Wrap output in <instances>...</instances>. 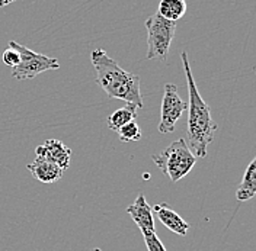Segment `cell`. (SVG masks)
Instances as JSON below:
<instances>
[{"mask_svg": "<svg viewBox=\"0 0 256 251\" xmlns=\"http://www.w3.org/2000/svg\"><path fill=\"white\" fill-rule=\"evenodd\" d=\"M180 60L184 64L185 76L188 81V125H186V144L196 158H204L207 156L208 145L214 140V134L217 131V124L211 118V112L207 102L201 97L195 80L191 73V67L188 61L186 49L182 51Z\"/></svg>", "mask_w": 256, "mask_h": 251, "instance_id": "6da1fadb", "label": "cell"}, {"mask_svg": "<svg viewBox=\"0 0 256 251\" xmlns=\"http://www.w3.org/2000/svg\"><path fill=\"white\" fill-rule=\"evenodd\" d=\"M96 71V81L104 92L112 99L124 100L137 109L143 108V96L140 92V77L126 71L105 49L96 48L90 54Z\"/></svg>", "mask_w": 256, "mask_h": 251, "instance_id": "7a4b0ae2", "label": "cell"}, {"mask_svg": "<svg viewBox=\"0 0 256 251\" xmlns=\"http://www.w3.org/2000/svg\"><path fill=\"white\" fill-rule=\"evenodd\" d=\"M152 160L159 167L160 172L168 176L174 183L190 174L196 163V157L192 154L184 138L174 141L159 154H153Z\"/></svg>", "mask_w": 256, "mask_h": 251, "instance_id": "3957f363", "label": "cell"}, {"mask_svg": "<svg viewBox=\"0 0 256 251\" xmlns=\"http://www.w3.org/2000/svg\"><path fill=\"white\" fill-rule=\"evenodd\" d=\"M147 28V58L156 61H166L170 44L175 38L176 23L170 22L159 13L152 15L146 20Z\"/></svg>", "mask_w": 256, "mask_h": 251, "instance_id": "277c9868", "label": "cell"}, {"mask_svg": "<svg viewBox=\"0 0 256 251\" xmlns=\"http://www.w3.org/2000/svg\"><path fill=\"white\" fill-rule=\"evenodd\" d=\"M9 45L15 47L19 51V55H20V60H19L18 65L12 67V77H15L16 80L22 81V80L34 79L44 71L60 68V63L52 57L38 54L28 47H25V45L18 44L16 41H10Z\"/></svg>", "mask_w": 256, "mask_h": 251, "instance_id": "5b68a950", "label": "cell"}, {"mask_svg": "<svg viewBox=\"0 0 256 251\" xmlns=\"http://www.w3.org/2000/svg\"><path fill=\"white\" fill-rule=\"evenodd\" d=\"M188 105L180 99L178 93V87L174 83L164 84L163 99H162V110H160V124L158 126L160 134H170L175 131L178 121L182 113L186 110Z\"/></svg>", "mask_w": 256, "mask_h": 251, "instance_id": "8992f818", "label": "cell"}, {"mask_svg": "<svg viewBox=\"0 0 256 251\" xmlns=\"http://www.w3.org/2000/svg\"><path fill=\"white\" fill-rule=\"evenodd\" d=\"M35 154L38 157H42L57 164L62 170H67L70 167V160H72V150L58 140H47L42 145L36 147Z\"/></svg>", "mask_w": 256, "mask_h": 251, "instance_id": "52a82bcc", "label": "cell"}, {"mask_svg": "<svg viewBox=\"0 0 256 251\" xmlns=\"http://www.w3.org/2000/svg\"><path fill=\"white\" fill-rule=\"evenodd\" d=\"M127 214L132 218V221L137 224V227L140 228V231L146 234H152L156 233L154 228V218H153V209L152 206L147 204L146 196L143 193H140L136 199V202L130 205L127 209Z\"/></svg>", "mask_w": 256, "mask_h": 251, "instance_id": "ba28073f", "label": "cell"}, {"mask_svg": "<svg viewBox=\"0 0 256 251\" xmlns=\"http://www.w3.org/2000/svg\"><path fill=\"white\" fill-rule=\"evenodd\" d=\"M153 212H156L159 221L168 228L170 230L172 233H175L178 236L185 237L190 231V224L184 220L178 212H175L170 206L168 204H159L154 205L153 208Z\"/></svg>", "mask_w": 256, "mask_h": 251, "instance_id": "9c48e42d", "label": "cell"}, {"mask_svg": "<svg viewBox=\"0 0 256 251\" xmlns=\"http://www.w3.org/2000/svg\"><path fill=\"white\" fill-rule=\"evenodd\" d=\"M28 170L32 173V176L40 180L41 183H54L58 182L63 177L64 170H62L57 164L48 161L42 157H35L31 164H28Z\"/></svg>", "mask_w": 256, "mask_h": 251, "instance_id": "30bf717a", "label": "cell"}, {"mask_svg": "<svg viewBox=\"0 0 256 251\" xmlns=\"http://www.w3.org/2000/svg\"><path fill=\"white\" fill-rule=\"evenodd\" d=\"M256 193V158H254L243 176V180L236 190V198L240 202L250 201Z\"/></svg>", "mask_w": 256, "mask_h": 251, "instance_id": "8fae6325", "label": "cell"}, {"mask_svg": "<svg viewBox=\"0 0 256 251\" xmlns=\"http://www.w3.org/2000/svg\"><path fill=\"white\" fill-rule=\"evenodd\" d=\"M158 13L170 22H176L186 13V1L185 0H160Z\"/></svg>", "mask_w": 256, "mask_h": 251, "instance_id": "7c38bea8", "label": "cell"}, {"mask_svg": "<svg viewBox=\"0 0 256 251\" xmlns=\"http://www.w3.org/2000/svg\"><path fill=\"white\" fill-rule=\"evenodd\" d=\"M137 110L138 109L136 106H132V105H127V106H124L121 109L115 110L111 116L108 118V126H110V129L116 132L121 126H124L128 122H131V121H136Z\"/></svg>", "mask_w": 256, "mask_h": 251, "instance_id": "4fadbf2b", "label": "cell"}, {"mask_svg": "<svg viewBox=\"0 0 256 251\" xmlns=\"http://www.w3.org/2000/svg\"><path fill=\"white\" fill-rule=\"evenodd\" d=\"M116 132H118L120 140L122 142L138 141L142 138V129H140V125L136 121H131L124 126H121Z\"/></svg>", "mask_w": 256, "mask_h": 251, "instance_id": "5bb4252c", "label": "cell"}, {"mask_svg": "<svg viewBox=\"0 0 256 251\" xmlns=\"http://www.w3.org/2000/svg\"><path fill=\"white\" fill-rule=\"evenodd\" d=\"M144 237V243H146V247L148 251H166L163 243L159 240V237L156 236V233H152V234H146Z\"/></svg>", "mask_w": 256, "mask_h": 251, "instance_id": "9a60e30c", "label": "cell"}, {"mask_svg": "<svg viewBox=\"0 0 256 251\" xmlns=\"http://www.w3.org/2000/svg\"><path fill=\"white\" fill-rule=\"evenodd\" d=\"M20 60V55H19V51L15 47L9 45V48L3 52V63L9 67H15Z\"/></svg>", "mask_w": 256, "mask_h": 251, "instance_id": "2e32d148", "label": "cell"}, {"mask_svg": "<svg viewBox=\"0 0 256 251\" xmlns=\"http://www.w3.org/2000/svg\"><path fill=\"white\" fill-rule=\"evenodd\" d=\"M15 0H0V7H4V6H8V4H10V3H14Z\"/></svg>", "mask_w": 256, "mask_h": 251, "instance_id": "e0dca14e", "label": "cell"}, {"mask_svg": "<svg viewBox=\"0 0 256 251\" xmlns=\"http://www.w3.org/2000/svg\"><path fill=\"white\" fill-rule=\"evenodd\" d=\"M90 251H104V250H100V249H94V250H90Z\"/></svg>", "mask_w": 256, "mask_h": 251, "instance_id": "ac0fdd59", "label": "cell"}]
</instances>
